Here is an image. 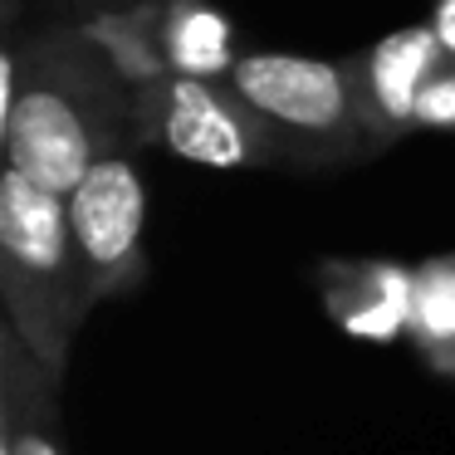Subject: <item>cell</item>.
Segmentation results:
<instances>
[{
  "label": "cell",
  "instance_id": "cell-1",
  "mask_svg": "<svg viewBox=\"0 0 455 455\" xmlns=\"http://www.w3.org/2000/svg\"><path fill=\"white\" fill-rule=\"evenodd\" d=\"M0 289L11 328L50 372H64L74 328L99 299L74 245L69 196L5 167L0 177Z\"/></svg>",
  "mask_w": 455,
  "mask_h": 455
},
{
  "label": "cell",
  "instance_id": "cell-2",
  "mask_svg": "<svg viewBox=\"0 0 455 455\" xmlns=\"http://www.w3.org/2000/svg\"><path fill=\"white\" fill-rule=\"evenodd\" d=\"M108 79L79 54L35 64V79L20 84V54L5 50V167L69 196L84 172L108 148Z\"/></svg>",
  "mask_w": 455,
  "mask_h": 455
},
{
  "label": "cell",
  "instance_id": "cell-3",
  "mask_svg": "<svg viewBox=\"0 0 455 455\" xmlns=\"http://www.w3.org/2000/svg\"><path fill=\"white\" fill-rule=\"evenodd\" d=\"M226 84L265 128H289L304 138L357 132V89L343 64L308 54H245L226 69Z\"/></svg>",
  "mask_w": 455,
  "mask_h": 455
},
{
  "label": "cell",
  "instance_id": "cell-4",
  "mask_svg": "<svg viewBox=\"0 0 455 455\" xmlns=\"http://www.w3.org/2000/svg\"><path fill=\"white\" fill-rule=\"evenodd\" d=\"M142 220H148V191L138 167L118 148L103 152L69 191L74 245L99 294H118L142 275Z\"/></svg>",
  "mask_w": 455,
  "mask_h": 455
},
{
  "label": "cell",
  "instance_id": "cell-5",
  "mask_svg": "<svg viewBox=\"0 0 455 455\" xmlns=\"http://www.w3.org/2000/svg\"><path fill=\"white\" fill-rule=\"evenodd\" d=\"M255 113L235 93L211 89L196 74L167 79L157 89V132L177 157L196 167H245L259 157V128Z\"/></svg>",
  "mask_w": 455,
  "mask_h": 455
},
{
  "label": "cell",
  "instance_id": "cell-6",
  "mask_svg": "<svg viewBox=\"0 0 455 455\" xmlns=\"http://www.w3.org/2000/svg\"><path fill=\"white\" fill-rule=\"evenodd\" d=\"M416 275L396 265H328L323 269V304L333 323L353 338L392 343L411 328Z\"/></svg>",
  "mask_w": 455,
  "mask_h": 455
},
{
  "label": "cell",
  "instance_id": "cell-7",
  "mask_svg": "<svg viewBox=\"0 0 455 455\" xmlns=\"http://www.w3.org/2000/svg\"><path fill=\"white\" fill-rule=\"evenodd\" d=\"M54 377L20 333H5V406H0V455H64L54 435Z\"/></svg>",
  "mask_w": 455,
  "mask_h": 455
},
{
  "label": "cell",
  "instance_id": "cell-8",
  "mask_svg": "<svg viewBox=\"0 0 455 455\" xmlns=\"http://www.w3.org/2000/svg\"><path fill=\"white\" fill-rule=\"evenodd\" d=\"M435 54H441L435 30H396L372 50L367 84H372V99L392 128L416 123V103H421V89L431 84Z\"/></svg>",
  "mask_w": 455,
  "mask_h": 455
},
{
  "label": "cell",
  "instance_id": "cell-9",
  "mask_svg": "<svg viewBox=\"0 0 455 455\" xmlns=\"http://www.w3.org/2000/svg\"><path fill=\"white\" fill-rule=\"evenodd\" d=\"M421 363L441 377H455V259L416 269V299H411V328Z\"/></svg>",
  "mask_w": 455,
  "mask_h": 455
},
{
  "label": "cell",
  "instance_id": "cell-10",
  "mask_svg": "<svg viewBox=\"0 0 455 455\" xmlns=\"http://www.w3.org/2000/svg\"><path fill=\"white\" fill-rule=\"evenodd\" d=\"M226 50H230V35H226V25H220V15L201 11V5L181 11L167 30V60L177 64L181 74H196V79H206V74H216V69H230Z\"/></svg>",
  "mask_w": 455,
  "mask_h": 455
},
{
  "label": "cell",
  "instance_id": "cell-11",
  "mask_svg": "<svg viewBox=\"0 0 455 455\" xmlns=\"http://www.w3.org/2000/svg\"><path fill=\"white\" fill-rule=\"evenodd\" d=\"M416 123L455 128V74H431V84L421 89V103H416Z\"/></svg>",
  "mask_w": 455,
  "mask_h": 455
},
{
  "label": "cell",
  "instance_id": "cell-12",
  "mask_svg": "<svg viewBox=\"0 0 455 455\" xmlns=\"http://www.w3.org/2000/svg\"><path fill=\"white\" fill-rule=\"evenodd\" d=\"M435 40H441L445 54H455V0H441V11H435Z\"/></svg>",
  "mask_w": 455,
  "mask_h": 455
}]
</instances>
